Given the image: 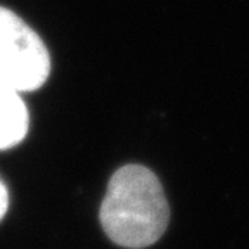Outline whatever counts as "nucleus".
Masks as SVG:
<instances>
[{
  "mask_svg": "<svg viewBox=\"0 0 249 249\" xmlns=\"http://www.w3.org/2000/svg\"><path fill=\"white\" fill-rule=\"evenodd\" d=\"M99 216L114 244L142 249L164 233L170 208L158 177L145 166L126 164L109 180Z\"/></svg>",
  "mask_w": 249,
  "mask_h": 249,
  "instance_id": "1",
  "label": "nucleus"
},
{
  "mask_svg": "<svg viewBox=\"0 0 249 249\" xmlns=\"http://www.w3.org/2000/svg\"><path fill=\"white\" fill-rule=\"evenodd\" d=\"M49 73L51 55L42 38L18 14L0 7V78L19 92H33Z\"/></svg>",
  "mask_w": 249,
  "mask_h": 249,
  "instance_id": "2",
  "label": "nucleus"
},
{
  "mask_svg": "<svg viewBox=\"0 0 249 249\" xmlns=\"http://www.w3.org/2000/svg\"><path fill=\"white\" fill-rule=\"evenodd\" d=\"M28 121L21 92L0 78V151L19 144L28 133Z\"/></svg>",
  "mask_w": 249,
  "mask_h": 249,
  "instance_id": "3",
  "label": "nucleus"
},
{
  "mask_svg": "<svg viewBox=\"0 0 249 249\" xmlns=\"http://www.w3.org/2000/svg\"><path fill=\"white\" fill-rule=\"evenodd\" d=\"M7 206H9V194H7V189H5V185L2 183V180H0V220L4 218L5 211H7Z\"/></svg>",
  "mask_w": 249,
  "mask_h": 249,
  "instance_id": "4",
  "label": "nucleus"
}]
</instances>
